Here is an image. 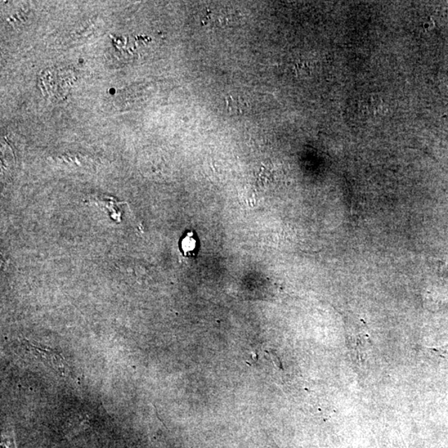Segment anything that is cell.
Segmentation results:
<instances>
[{
    "label": "cell",
    "instance_id": "cell-1",
    "mask_svg": "<svg viewBox=\"0 0 448 448\" xmlns=\"http://www.w3.org/2000/svg\"><path fill=\"white\" fill-rule=\"evenodd\" d=\"M24 346L29 351L41 360L45 365L55 370L58 374L69 376L70 368L65 358L59 353L51 349H47L38 343H32L24 340Z\"/></svg>",
    "mask_w": 448,
    "mask_h": 448
},
{
    "label": "cell",
    "instance_id": "cell-2",
    "mask_svg": "<svg viewBox=\"0 0 448 448\" xmlns=\"http://www.w3.org/2000/svg\"><path fill=\"white\" fill-rule=\"evenodd\" d=\"M197 248H198V243L192 232H189L185 237H183L181 243V248L183 254L186 257L195 256L197 254Z\"/></svg>",
    "mask_w": 448,
    "mask_h": 448
},
{
    "label": "cell",
    "instance_id": "cell-3",
    "mask_svg": "<svg viewBox=\"0 0 448 448\" xmlns=\"http://www.w3.org/2000/svg\"><path fill=\"white\" fill-rule=\"evenodd\" d=\"M227 105L228 110L235 114L243 113L246 107L244 101L240 99V98H234L232 97H227Z\"/></svg>",
    "mask_w": 448,
    "mask_h": 448
}]
</instances>
